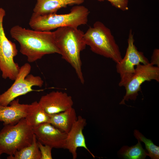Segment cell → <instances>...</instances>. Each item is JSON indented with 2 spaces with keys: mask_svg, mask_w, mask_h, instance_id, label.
Returning <instances> with one entry per match:
<instances>
[{
  "mask_svg": "<svg viewBox=\"0 0 159 159\" xmlns=\"http://www.w3.org/2000/svg\"><path fill=\"white\" fill-rule=\"evenodd\" d=\"M11 37L20 45V52L25 56L29 62H33L44 56L52 54H60L54 32L26 29L19 25L12 27Z\"/></svg>",
  "mask_w": 159,
  "mask_h": 159,
  "instance_id": "obj_1",
  "label": "cell"
},
{
  "mask_svg": "<svg viewBox=\"0 0 159 159\" xmlns=\"http://www.w3.org/2000/svg\"><path fill=\"white\" fill-rule=\"evenodd\" d=\"M53 32L62 58L73 68L80 82L84 84L80 53L86 46L84 33L78 28L72 27L59 28Z\"/></svg>",
  "mask_w": 159,
  "mask_h": 159,
  "instance_id": "obj_2",
  "label": "cell"
},
{
  "mask_svg": "<svg viewBox=\"0 0 159 159\" xmlns=\"http://www.w3.org/2000/svg\"><path fill=\"white\" fill-rule=\"evenodd\" d=\"M90 13L86 7L79 5L73 6L70 12L66 14L40 15L33 12L29 25L32 29L42 31H49L64 27L78 28L87 23Z\"/></svg>",
  "mask_w": 159,
  "mask_h": 159,
  "instance_id": "obj_3",
  "label": "cell"
},
{
  "mask_svg": "<svg viewBox=\"0 0 159 159\" xmlns=\"http://www.w3.org/2000/svg\"><path fill=\"white\" fill-rule=\"evenodd\" d=\"M86 45L94 53L112 59L116 63L122 59L119 47L110 30L101 21H96L84 34Z\"/></svg>",
  "mask_w": 159,
  "mask_h": 159,
  "instance_id": "obj_4",
  "label": "cell"
},
{
  "mask_svg": "<svg viewBox=\"0 0 159 159\" xmlns=\"http://www.w3.org/2000/svg\"><path fill=\"white\" fill-rule=\"evenodd\" d=\"M34 136L33 127L25 118L15 124L4 125L0 131V150L9 155L30 145Z\"/></svg>",
  "mask_w": 159,
  "mask_h": 159,
  "instance_id": "obj_5",
  "label": "cell"
},
{
  "mask_svg": "<svg viewBox=\"0 0 159 159\" xmlns=\"http://www.w3.org/2000/svg\"><path fill=\"white\" fill-rule=\"evenodd\" d=\"M31 67L26 63L20 67L19 73L11 86L0 95V104L8 105L16 97L32 92L34 86L41 87L44 81L39 76L29 74Z\"/></svg>",
  "mask_w": 159,
  "mask_h": 159,
  "instance_id": "obj_6",
  "label": "cell"
},
{
  "mask_svg": "<svg viewBox=\"0 0 159 159\" xmlns=\"http://www.w3.org/2000/svg\"><path fill=\"white\" fill-rule=\"evenodd\" d=\"M5 14L4 10L0 8V70L3 79L14 80L20 69L14 60L18 50L15 43L9 40L5 35L3 25Z\"/></svg>",
  "mask_w": 159,
  "mask_h": 159,
  "instance_id": "obj_7",
  "label": "cell"
},
{
  "mask_svg": "<svg viewBox=\"0 0 159 159\" xmlns=\"http://www.w3.org/2000/svg\"><path fill=\"white\" fill-rule=\"evenodd\" d=\"M154 80L159 82V67L151 63L140 64L136 66L135 71L124 85L126 93L120 104H125V101H135L141 91V85L146 81Z\"/></svg>",
  "mask_w": 159,
  "mask_h": 159,
  "instance_id": "obj_8",
  "label": "cell"
},
{
  "mask_svg": "<svg viewBox=\"0 0 159 159\" xmlns=\"http://www.w3.org/2000/svg\"><path fill=\"white\" fill-rule=\"evenodd\" d=\"M135 40L132 29L129 31L127 39L128 46L124 57L116 63V70L120 75L119 83L123 87L135 71V67L139 64L150 63L143 52L139 51L134 44Z\"/></svg>",
  "mask_w": 159,
  "mask_h": 159,
  "instance_id": "obj_9",
  "label": "cell"
},
{
  "mask_svg": "<svg viewBox=\"0 0 159 159\" xmlns=\"http://www.w3.org/2000/svg\"><path fill=\"white\" fill-rule=\"evenodd\" d=\"M37 140L53 148L65 149L67 133L63 132L49 123L42 124L33 127Z\"/></svg>",
  "mask_w": 159,
  "mask_h": 159,
  "instance_id": "obj_10",
  "label": "cell"
},
{
  "mask_svg": "<svg viewBox=\"0 0 159 159\" xmlns=\"http://www.w3.org/2000/svg\"><path fill=\"white\" fill-rule=\"evenodd\" d=\"M38 102L49 115L64 111L72 107L74 103L71 96L58 91H52L42 96Z\"/></svg>",
  "mask_w": 159,
  "mask_h": 159,
  "instance_id": "obj_11",
  "label": "cell"
},
{
  "mask_svg": "<svg viewBox=\"0 0 159 159\" xmlns=\"http://www.w3.org/2000/svg\"><path fill=\"white\" fill-rule=\"evenodd\" d=\"M87 125L86 120L82 116H77V120L67 134L65 149L68 150L71 154L72 158L77 157V150L79 147L83 148L87 150L94 158L95 156L87 148L83 130Z\"/></svg>",
  "mask_w": 159,
  "mask_h": 159,
  "instance_id": "obj_12",
  "label": "cell"
},
{
  "mask_svg": "<svg viewBox=\"0 0 159 159\" xmlns=\"http://www.w3.org/2000/svg\"><path fill=\"white\" fill-rule=\"evenodd\" d=\"M9 105L5 106L0 104V121L4 125L16 124L26 115L27 104H21L18 99H15Z\"/></svg>",
  "mask_w": 159,
  "mask_h": 159,
  "instance_id": "obj_13",
  "label": "cell"
},
{
  "mask_svg": "<svg viewBox=\"0 0 159 159\" xmlns=\"http://www.w3.org/2000/svg\"><path fill=\"white\" fill-rule=\"evenodd\" d=\"M85 0H37L33 12L40 15L56 13L59 9L68 6L79 5Z\"/></svg>",
  "mask_w": 159,
  "mask_h": 159,
  "instance_id": "obj_14",
  "label": "cell"
},
{
  "mask_svg": "<svg viewBox=\"0 0 159 159\" xmlns=\"http://www.w3.org/2000/svg\"><path fill=\"white\" fill-rule=\"evenodd\" d=\"M77 118L75 110L72 107L64 111L50 115L49 123L61 131L67 133Z\"/></svg>",
  "mask_w": 159,
  "mask_h": 159,
  "instance_id": "obj_15",
  "label": "cell"
},
{
  "mask_svg": "<svg viewBox=\"0 0 159 159\" xmlns=\"http://www.w3.org/2000/svg\"><path fill=\"white\" fill-rule=\"evenodd\" d=\"M49 118L50 115L46 113L38 102L35 101L27 104L25 118L27 123L32 127L49 123Z\"/></svg>",
  "mask_w": 159,
  "mask_h": 159,
  "instance_id": "obj_16",
  "label": "cell"
},
{
  "mask_svg": "<svg viewBox=\"0 0 159 159\" xmlns=\"http://www.w3.org/2000/svg\"><path fill=\"white\" fill-rule=\"evenodd\" d=\"M41 154L37 140L34 134L33 140L30 145L17 150L12 155H9L8 159H41Z\"/></svg>",
  "mask_w": 159,
  "mask_h": 159,
  "instance_id": "obj_17",
  "label": "cell"
},
{
  "mask_svg": "<svg viewBox=\"0 0 159 159\" xmlns=\"http://www.w3.org/2000/svg\"><path fill=\"white\" fill-rule=\"evenodd\" d=\"M140 142L138 140V143L134 145L123 146L119 150V154L124 159H145L149 155L148 152L143 149Z\"/></svg>",
  "mask_w": 159,
  "mask_h": 159,
  "instance_id": "obj_18",
  "label": "cell"
},
{
  "mask_svg": "<svg viewBox=\"0 0 159 159\" xmlns=\"http://www.w3.org/2000/svg\"><path fill=\"white\" fill-rule=\"evenodd\" d=\"M134 135L138 140L143 142L149 156L152 159L159 158V147L155 145L152 141L147 138L138 130H135Z\"/></svg>",
  "mask_w": 159,
  "mask_h": 159,
  "instance_id": "obj_19",
  "label": "cell"
},
{
  "mask_svg": "<svg viewBox=\"0 0 159 159\" xmlns=\"http://www.w3.org/2000/svg\"><path fill=\"white\" fill-rule=\"evenodd\" d=\"M39 149L41 154V159H52V148L47 145H44L37 141Z\"/></svg>",
  "mask_w": 159,
  "mask_h": 159,
  "instance_id": "obj_20",
  "label": "cell"
},
{
  "mask_svg": "<svg viewBox=\"0 0 159 159\" xmlns=\"http://www.w3.org/2000/svg\"><path fill=\"white\" fill-rule=\"evenodd\" d=\"M100 2L107 0L109 1L112 5L122 11L128 9V3L129 0H97Z\"/></svg>",
  "mask_w": 159,
  "mask_h": 159,
  "instance_id": "obj_21",
  "label": "cell"
},
{
  "mask_svg": "<svg viewBox=\"0 0 159 159\" xmlns=\"http://www.w3.org/2000/svg\"><path fill=\"white\" fill-rule=\"evenodd\" d=\"M154 65L159 67V49H155L151 57L150 62Z\"/></svg>",
  "mask_w": 159,
  "mask_h": 159,
  "instance_id": "obj_22",
  "label": "cell"
},
{
  "mask_svg": "<svg viewBox=\"0 0 159 159\" xmlns=\"http://www.w3.org/2000/svg\"><path fill=\"white\" fill-rule=\"evenodd\" d=\"M3 154L1 151L0 150V158L1 154Z\"/></svg>",
  "mask_w": 159,
  "mask_h": 159,
  "instance_id": "obj_23",
  "label": "cell"
}]
</instances>
